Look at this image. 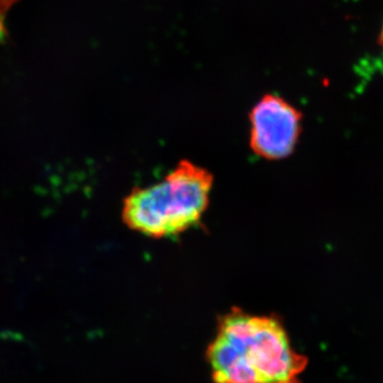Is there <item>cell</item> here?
<instances>
[{"label":"cell","instance_id":"1","mask_svg":"<svg viewBox=\"0 0 383 383\" xmlns=\"http://www.w3.org/2000/svg\"><path fill=\"white\" fill-rule=\"evenodd\" d=\"M207 359L214 383H301L308 365L279 318L237 308L220 318Z\"/></svg>","mask_w":383,"mask_h":383},{"label":"cell","instance_id":"2","mask_svg":"<svg viewBox=\"0 0 383 383\" xmlns=\"http://www.w3.org/2000/svg\"><path fill=\"white\" fill-rule=\"evenodd\" d=\"M212 185L211 173L181 161L163 180L136 188L128 195L122 214L124 222L153 239L177 237L200 222Z\"/></svg>","mask_w":383,"mask_h":383},{"label":"cell","instance_id":"3","mask_svg":"<svg viewBox=\"0 0 383 383\" xmlns=\"http://www.w3.org/2000/svg\"><path fill=\"white\" fill-rule=\"evenodd\" d=\"M249 119L250 147L256 155L281 160L294 153L303 131V114L288 100L266 94L254 104Z\"/></svg>","mask_w":383,"mask_h":383},{"label":"cell","instance_id":"4","mask_svg":"<svg viewBox=\"0 0 383 383\" xmlns=\"http://www.w3.org/2000/svg\"><path fill=\"white\" fill-rule=\"evenodd\" d=\"M18 0H0V44H4L9 41V31L4 26V19L9 9Z\"/></svg>","mask_w":383,"mask_h":383},{"label":"cell","instance_id":"5","mask_svg":"<svg viewBox=\"0 0 383 383\" xmlns=\"http://www.w3.org/2000/svg\"><path fill=\"white\" fill-rule=\"evenodd\" d=\"M378 42H379V45L383 49V21L382 27H380L379 36H378Z\"/></svg>","mask_w":383,"mask_h":383}]
</instances>
